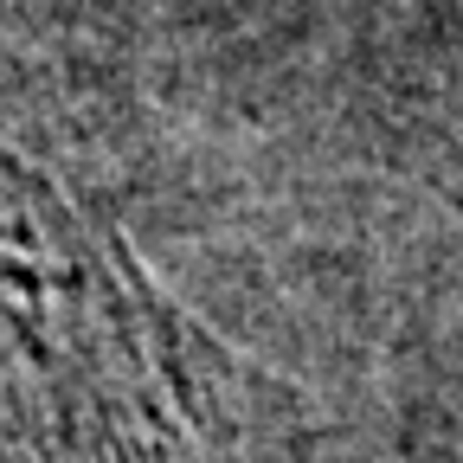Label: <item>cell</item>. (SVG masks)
Listing matches in <instances>:
<instances>
[{
  "label": "cell",
  "mask_w": 463,
  "mask_h": 463,
  "mask_svg": "<svg viewBox=\"0 0 463 463\" xmlns=\"http://www.w3.org/2000/svg\"><path fill=\"white\" fill-rule=\"evenodd\" d=\"M0 399L58 463H213L283 438L277 380L161 303L7 155Z\"/></svg>",
  "instance_id": "cell-1"
},
{
  "label": "cell",
  "mask_w": 463,
  "mask_h": 463,
  "mask_svg": "<svg viewBox=\"0 0 463 463\" xmlns=\"http://www.w3.org/2000/svg\"><path fill=\"white\" fill-rule=\"evenodd\" d=\"M457 213H463V194H457Z\"/></svg>",
  "instance_id": "cell-2"
}]
</instances>
